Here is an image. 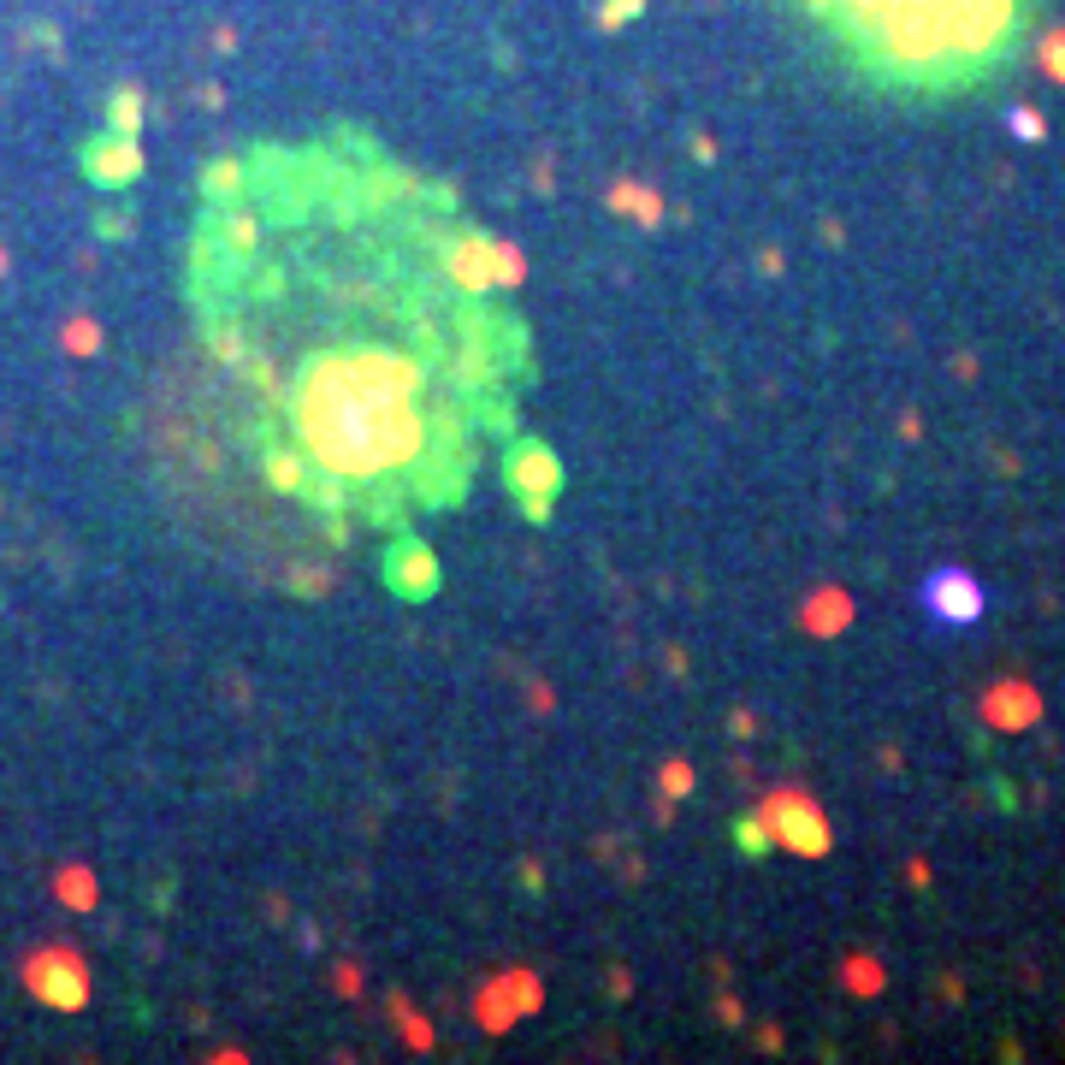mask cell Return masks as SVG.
Wrapping results in <instances>:
<instances>
[{
	"mask_svg": "<svg viewBox=\"0 0 1065 1065\" xmlns=\"http://www.w3.org/2000/svg\"><path fill=\"white\" fill-rule=\"evenodd\" d=\"M24 976H31V988L48 1006H83V988H90V983H83V965L66 953V947H54V953L31 959V971H24Z\"/></svg>",
	"mask_w": 1065,
	"mask_h": 1065,
	"instance_id": "obj_2",
	"label": "cell"
},
{
	"mask_svg": "<svg viewBox=\"0 0 1065 1065\" xmlns=\"http://www.w3.org/2000/svg\"><path fill=\"white\" fill-rule=\"evenodd\" d=\"M917 604L947 627H965V622L983 616V587H976L965 568H936V575L924 580V592H917Z\"/></svg>",
	"mask_w": 1065,
	"mask_h": 1065,
	"instance_id": "obj_1",
	"label": "cell"
},
{
	"mask_svg": "<svg viewBox=\"0 0 1065 1065\" xmlns=\"http://www.w3.org/2000/svg\"><path fill=\"white\" fill-rule=\"evenodd\" d=\"M776 829H782V841L794 846V853H823L829 846V829H823V817H817L806 799H782V811H776Z\"/></svg>",
	"mask_w": 1065,
	"mask_h": 1065,
	"instance_id": "obj_3",
	"label": "cell"
},
{
	"mask_svg": "<svg viewBox=\"0 0 1065 1065\" xmlns=\"http://www.w3.org/2000/svg\"><path fill=\"white\" fill-rule=\"evenodd\" d=\"M516 486L521 491H528V486H539V491H557V462H551L545 456V450H521V456H516Z\"/></svg>",
	"mask_w": 1065,
	"mask_h": 1065,
	"instance_id": "obj_4",
	"label": "cell"
}]
</instances>
